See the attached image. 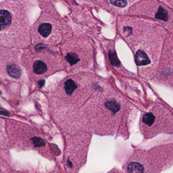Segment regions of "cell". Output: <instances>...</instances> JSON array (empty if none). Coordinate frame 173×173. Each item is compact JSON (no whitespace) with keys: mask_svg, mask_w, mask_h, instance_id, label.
Listing matches in <instances>:
<instances>
[{"mask_svg":"<svg viewBox=\"0 0 173 173\" xmlns=\"http://www.w3.org/2000/svg\"><path fill=\"white\" fill-rule=\"evenodd\" d=\"M97 77L91 73H78L56 84L48 94L52 112L61 125L79 110L94 90Z\"/></svg>","mask_w":173,"mask_h":173,"instance_id":"2","label":"cell"},{"mask_svg":"<svg viewBox=\"0 0 173 173\" xmlns=\"http://www.w3.org/2000/svg\"><path fill=\"white\" fill-rule=\"evenodd\" d=\"M132 107L122 94L98 79L91 95L75 114L79 131L99 135L127 131Z\"/></svg>","mask_w":173,"mask_h":173,"instance_id":"1","label":"cell"},{"mask_svg":"<svg viewBox=\"0 0 173 173\" xmlns=\"http://www.w3.org/2000/svg\"><path fill=\"white\" fill-rule=\"evenodd\" d=\"M156 18L159 19L167 20L168 19V12L164 9L161 8L157 12Z\"/></svg>","mask_w":173,"mask_h":173,"instance_id":"13","label":"cell"},{"mask_svg":"<svg viewBox=\"0 0 173 173\" xmlns=\"http://www.w3.org/2000/svg\"><path fill=\"white\" fill-rule=\"evenodd\" d=\"M6 129L10 143L20 149L32 148L41 152L45 148L46 142L39 134L28 125L19 122L7 120Z\"/></svg>","mask_w":173,"mask_h":173,"instance_id":"10","label":"cell"},{"mask_svg":"<svg viewBox=\"0 0 173 173\" xmlns=\"http://www.w3.org/2000/svg\"><path fill=\"white\" fill-rule=\"evenodd\" d=\"M60 52L64 58L65 70L70 74L88 69L94 59V46L85 38H70L61 45Z\"/></svg>","mask_w":173,"mask_h":173,"instance_id":"7","label":"cell"},{"mask_svg":"<svg viewBox=\"0 0 173 173\" xmlns=\"http://www.w3.org/2000/svg\"><path fill=\"white\" fill-rule=\"evenodd\" d=\"M173 164V144L149 150H136L126 161L129 173H159Z\"/></svg>","mask_w":173,"mask_h":173,"instance_id":"6","label":"cell"},{"mask_svg":"<svg viewBox=\"0 0 173 173\" xmlns=\"http://www.w3.org/2000/svg\"><path fill=\"white\" fill-rule=\"evenodd\" d=\"M136 64L138 66H144L149 65L150 63L147 55L141 50L137 52L135 56Z\"/></svg>","mask_w":173,"mask_h":173,"instance_id":"12","label":"cell"},{"mask_svg":"<svg viewBox=\"0 0 173 173\" xmlns=\"http://www.w3.org/2000/svg\"><path fill=\"white\" fill-rule=\"evenodd\" d=\"M1 74L14 79L20 77L21 51L1 46Z\"/></svg>","mask_w":173,"mask_h":173,"instance_id":"11","label":"cell"},{"mask_svg":"<svg viewBox=\"0 0 173 173\" xmlns=\"http://www.w3.org/2000/svg\"><path fill=\"white\" fill-rule=\"evenodd\" d=\"M21 64L32 81H41L65 69L62 55L55 47L34 46L26 48L21 55Z\"/></svg>","mask_w":173,"mask_h":173,"instance_id":"5","label":"cell"},{"mask_svg":"<svg viewBox=\"0 0 173 173\" xmlns=\"http://www.w3.org/2000/svg\"><path fill=\"white\" fill-rule=\"evenodd\" d=\"M140 130L146 139L161 133L173 134V113L166 107L157 104L142 115Z\"/></svg>","mask_w":173,"mask_h":173,"instance_id":"8","label":"cell"},{"mask_svg":"<svg viewBox=\"0 0 173 173\" xmlns=\"http://www.w3.org/2000/svg\"><path fill=\"white\" fill-rule=\"evenodd\" d=\"M91 136L82 132L69 136L66 139L65 167L67 172L75 173L85 164Z\"/></svg>","mask_w":173,"mask_h":173,"instance_id":"9","label":"cell"},{"mask_svg":"<svg viewBox=\"0 0 173 173\" xmlns=\"http://www.w3.org/2000/svg\"><path fill=\"white\" fill-rule=\"evenodd\" d=\"M42 12L31 27L33 46L55 47L71 38L72 30L50 0H40Z\"/></svg>","mask_w":173,"mask_h":173,"instance_id":"4","label":"cell"},{"mask_svg":"<svg viewBox=\"0 0 173 173\" xmlns=\"http://www.w3.org/2000/svg\"><path fill=\"white\" fill-rule=\"evenodd\" d=\"M29 5L26 0L1 3L0 44L8 48H26L32 44Z\"/></svg>","mask_w":173,"mask_h":173,"instance_id":"3","label":"cell"},{"mask_svg":"<svg viewBox=\"0 0 173 173\" xmlns=\"http://www.w3.org/2000/svg\"><path fill=\"white\" fill-rule=\"evenodd\" d=\"M82 1L98 6H103L105 4V0H82Z\"/></svg>","mask_w":173,"mask_h":173,"instance_id":"14","label":"cell"}]
</instances>
